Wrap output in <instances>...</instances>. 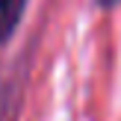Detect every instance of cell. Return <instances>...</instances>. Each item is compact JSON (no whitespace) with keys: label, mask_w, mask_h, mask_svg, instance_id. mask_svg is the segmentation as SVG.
<instances>
[{"label":"cell","mask_w":121,"mask_h":121,"mask_svg":"<svg viewBox=\"0 0 121 121\" xmlns=\"http://www.w3.org/2000/svg\"><path fill=\"white\" fill-rule=\"evenodd\" d=\"M24 6H27V0H0V44L15 33L24 15Z\"/></svg>","instance_id":"obj_1"},{"label":"cell","mask_w":121,"mask_h":121,"mask_svg":"<svg viewBox=\"0 0 121 121\" xmlns=\"http://www.w3.org/2000/svg\"><path fill=\"white\" fill-rule=\"evenodd\" d=\"M104 3H112V0H104Z\"/></svg>","instance_id":"obj_2"}]
</instances>
